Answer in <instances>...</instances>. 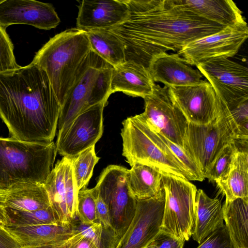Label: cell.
<instances>
[{
  "mask_svg": "<svg viewBox=\"0 0 248 248\" xmlns=\"http://www.w3.org/2000/svg\"><path fill=\"white\" fill-rule=\"evenodd\" d=\"M71 248H97L93 243L88 239L80 238L76 241L71 246Z\"/></svg>",
  "mask_w": 248,
  "mask_h": 248,
  "instance_id": "cell-38",
  "label": "cell"
},
{
  "mask_svg": "<svg viewBox=\"0 0 248 248\" xmlns=\"http://www.w3.org/2000/svg\"><path fill=\"white\" fill-rule=\"evenodd\" d=\"M108 101L96 104L79 114L58 131L57 153L72 158L95 145L103 132V110Z\"/></svg>",
  "mask_w": 248,
  "mask_h": 248,
  "instance_id": "cell-11",
  "label": "cell"
},
{
  "mask_svg": "<svg viewBox=\"0 0 248 248\" xmlns=\"http://www.w3.org/2000/svg\"><path fill=\"white\" fill-rule=\"evenodd\" d=\"M197 248H237L224 224L205 238Z\"/></svg>",
  "mask_w": 248,
  "mask_h": 248,
  "instance_id": "cell-34",
  "label": "cell"
},
{
  "mask_svg": "<svg viewBox=\"0 0 248 248\" xmlns=\"http://www.w3.org/2000/svg\"><path fill=\"white\" fill-rule=\"evenodd\" d=\"M155 84L147 68L125 62L112 68L110 93L122 92L128 95L144 98L152 93Z\"/></svg>",
  "mask_w": 248,
  "mask_h": 248,
  "instance_id": "cell-21",
  "label": "cell"
},
{
  "mask_svg": "<svg viewBox=\"0 0 248 248\" xmlns=\"http://www.w3.org/2000/svg\"><path fill=\"white\" fill-rule=\"evenodd\" d=\"M113 67L92 50L78 69L61 106L57 127L66 126L88 108L108 101Z\"/></svg>",
  "mask_w": 248,
  "mask_h": 248,
  "instance_id": "cell-6",
  "label": "cell"
},
{
  "mask_svg": "<svg viewBox=\"0 0 248 248\" xmlns=\"http://www.w3.org/2000/svg\"><path fill=\"white\" fill-rule=\"evenodd\" d=\"M148 69L154 82L162 83L168 87L197 84L202 81L203 77L177 53H164L156 56Z\"/></svg>",
  "mask_w": 248,
  "mask_h": 248,
  "instance_id": "cell-20",
  "label": "cell"
},
{
  "mask_svg": "<svg viewBox=\"0 0 248 248\" xmlns=\"http://www.w3.org/2000/svg\"><path fill=\"white\" fill-rule=\"evenodd\" d=\"M248 37L247 24L226 27L188 43L177 53L187 64L196 66L208 60L234 56Z\"/></svg>",
  "mask_w": 248,
  "mask_h": 248,
  "instance_id": "cell-13",
  "label": "cell"
},
{
  "mask_svg": "<svg viewBox=\"0 0 248 248\" xmlns=\"http://www.w3.org/2000/svg\"><path fill=\"white\" fill-rule=\"evenodd\" d=\"M3 0H0V3H1L2 1Z\"/></svg>",
  "mask_w": 248,
  "mask_h": 248,
  "instance_id": "cell-41",
  "label": "cell"
},
{
  "mask_svg": "<svg viewBox=\"0 0 248 248\" xmlns=\"http://www.w3.org/2000/svg\"><path fill=\"white\" fill-rule=\"evenodd\" d=\"M222 207L225 225L234 245L248 248V200L236 199L225 202Z\"/></svg>",
  "mask_w": 248,
  "mask_h": 248,
  "instance_id": "cell-26",
  "label": "cell"
},
{
  "mask_svg": "<svg viewBox=\"0 0 248 248\" xmlns=\"http://www.w3.org/2000/svg\"><path fill=\"white\" fill-rule=\"evenodd\" d=\"M122 124L123 155L131 166L141 164L193 181L184 165L140 114L127 118Z\"/></svg>",
  "mask_w": 248,
  "mask_h": 248,
  "instance_id": "cell-5",
  "label": "cell"
},
{
  "mask_svg": "<svg viewBox=\"0 0 248 248\" xmlns=\"http://www.w3.org/2000/svg\"><path fill=\"white\" fill-rule=\"evenodd\" d=\"M165 192L162 188L156 196L137 200L133 219L114 248H144L159 233L163 215Z\"/></svg>",
  "mask_w": 248,
  "mask_h": 248,
  "instance_id": "cell-14",
  "label": "cell"
},
{
  "mask_svg": "<svg viewBox=\"0 0 248 248\" xmlns=\"http://www.w3.org/2000/svg\"><path fill=\"white\" fill-rule=\"evenodd\" d=\"M91 50L113 67L125 62L124 48L119 39L108 30L86 31Z\"/></svg>",
  "mask_w": 248,
  "mask_h": 248,
  "instance_id": "cell-28",
  "label": "cell"
},
{
  "mask_svg": "<svg viewBox=\"0 0 248 248\" xmlns=\"http://www.w3.org/2000/svg\"><path fill=\"white\" fill-rule=\"evenodd\" d=\"M20 67L14 56V46L5 29L0 26V73Z\"/></svg>",
  "mask_w": 248,
  "mask_h": 248,
  "instance_id": "cell-33",
  "label": "cell"
},
{
  "mask_svg": "<svg viewBox=\"0 0 248 248\" xmlns=\"http://www.w3.org/2000/svg\"><path fill=\"white\" fill-rule=\"evenodd\" d=\"M128 170L118 165H109L101 173L94 187L107 205L114 233L119 239L135 216L137 200L128 183Z\"/></svg>",
  "mask_w": 248,
  "mask_h": 248,
  "instance_id": "cell-9",
  "label": "cell"
},
{
  "mask_svg": "<svg viewBox=\"0 0 248 248\" xmlns=\"http://www.w3.org/2000/svg\"><path fill=\"white\" fill-rule=\"evenodd\" d=\"M216 183L225 196V202L248 200V151H238L227 176Z\"/></svg>",
  "mask_w": 248,
  "mask_h": 248,
  "instance_id": "cell-25",
  "label": "cell"
},
{
  "mask_svg": "<svg viewBox=\"0 0 248 248\" xmlns=\"http://www.w3.org/2000/svg\"><path fill=\"white\" fill-rule=\"evenodd\" d=\"M71 159L76 186L79 191L86 188L99 157L95 154V145H93Z\"/></svg>",
  "mask_w": 248,
  "mask_h": 248,
  "instance_id": "cell-30",
  "label": "cell"
},
{
  "mask_svg": "<svg viewBox=\"0 0 248 248\" xmlns=\"http://www.w3.org/2000/svg\"><path fill=\"white\" fill-rule=\"evenodd\" d=\"M183 8L225 27L247 24L242 12L231 0H174Z\"/></svg>",
  "mask_w": 248,
  "mask_h": 248,
  "instance_id": "cell-22",
  "label": "cell"
},
{
  "mask_svg": "<svg viewBox=\"0 0 248 248\" xmlns=\"http://www.w3.org/2000/svg\"><path fill=\"white\" fill-rule=\"evenodd\" d=\"M55 143L0 137V194L32 183H44L53 168Z\"/></svg>",
  "mask_w": 248,
  "mask_h": 248,
  "instance_id": "cell-4",
  "label": "cell"
},
{
  "mask_svg": "<svg viewBox=\"0 0 248 248\" xmlns=\"http://www.w3.org/2000/svg\"><path fill=\"white\" fill-rule=\"evenodd\" d=\"M128 15L124 0H83L78 6L76 28L86 31L108 30L124 21Z\"/></svg>",
  "mask_w": 248,
  "mask_h": 248,
  "instance_id": "cell-18",
  "label": "cell"
},
{
  "mask_svg": "<svg viewBox=\"0 0 248 248\" xmlns=\"http://www.w3.org/2000/svg\"><path fill=\"white\" fill-rule=\"evenodd\" d=\"M196 66L228 108L237 107L248 101L247 67L229 58L212 59Z\"/></svg>",
  "mask_w": 248,
  "mask_h": 248,
  "instance_id": "cell-10",
  "label": "cell"
},
{
  "mask_svg": "<svg viewBox=\"0 0 248 248\" xmlns=\"http://www.w3.org/2000/svg\"><path fill=\"white\" fill-rule=\"evenodd\" d=\"M0 203L5 208L34 211L51 206L44 183L23 185L0 194Z\"/></svg>",
  "mask_w": 248,
  "mask_h": 248,
  "instance_id": "cell-24",
  "label": "cell"
},
{
  "mask_svg": "<svg viewBox=\"0 0 248 248\" xmlns=\"http://www.w3.org/2000/svg\"><path fill=\"white\" fill-rule=\"evenodd\" d=\"M22 248L5 229L0 227V248Z\"/></svg>",
  "mask_w": 248,
  "mask_h": 248,
  "instance_id": "cell-37",
  "label": "cell"
},
{
  "mask_svg": "<svg viewBox=\"0 0 248 248\" xmlns=\"http://www.w3.org/2000/svg\"><path fill=\"white\" fill-rule=\"evenodd\" d=\"M8 225L5 208L0 203V227L4 228Z\"/></svg>",
  "mask_w": 248,
  "mask_h": 248,
  "instance_id": "cell-39",
  "label": "cell"
},
{
  "mask_svg": "<svg viewBox=\"0 0 248 248\" xmlns=\"http://www.w3.org/2000/svg\"><path fill=\"white\" fill-rule=\"evenodd\" d=\"M51 206L62 223H70L77 216V189L71 159L58 160L44 183Z\"/></svg>",
  "mask_w": 248,
  "mask_h": 248,
  "instance_id": "cell-16",
  "label": "cell"
},
{
  "mask_svg": "<svg viewBox=\"0 0 248 248\" xmlns=\"http://www.w3.org/2000/svg\"><path fill=\"white\" fill-rule=\"evenodd\" d=\"M61 109L46 73L35 64L0 73V118L10 137L53 141Z\"/></svg>",
  "mask_w": 248,
  "mask_h": 248,
  "instance_id": "cell-2",
  "label": "cell"
},
{
  "mask_svg": "<svg viewBox=\"0 0 248 248\" xmlns=\"http://www.w3.org/2000/svg\"><path fill=\"white\" fill-rule=\"evenodd\" d=\"M93 190L95 199L97 220L102 224L104 229L114 232L108 208L94 187Z\"/></svg>",
  "mask_w": 248,
  "mask_h": 248,
  "instance_id": "cell-35",
  "label": "cell"
},
{
  "mask_svg": "<svg viewBox=\"0 0 248 248\" xmlns=\"http://www.w3.org/2000/svg\"><path fill=\"white\" fill-rule=\"evenodd\" d=\"M168 91L170 99L188 123L205 125L216 117L217 98L208 81L202 80L195 84L170 87Z\"/></svg>",
  "mask_w": 248,
  "mask_h": 248,
  "instance_id": "cell-15",
  "label": "cell"
},
{
  "mask_svg": "<svg viewBox=\"0 0 248 248\" xmlns=\"http://www.w3.org/2000/svg\"><path fill=\"white\" fill-rule=\"evenodd\" d=\"M22 247H37L68 244L80 233L71 222L4 228Z\"/></svg>",
  "mask_w": 248,
  "mask_h": 248,
  "instance_id": "cell-19",
  "label": "cell"
},
{
  "mask_svg": "<svg viewBox=\"0 0 248 248\" xmlns=\"http://www.w3.org/2000/svg\"><path fill=\"white\" fill-rule=\"evenodd\" d=\"M184 243L159 232L144 248H183Z\"/></svg>",
  "mask_w": 248,
  "mask_h": 248,
  "instance_id": "cell-36",
  "label": "cell"
},
{
  "mask_svg": "<svg viewBox=\"0 0 248 248\" xmlns=\"http://www.w3.org/2000/svg\"><path fill=\"white\" fill-rule=\"evenodd\" d=\"M8 226H28L62 223L50 206L34 211H24L5 208Z\"/></svg>",
  "mask_w": 248,
  "mask_h": 248,
  "instance_id": "cell-29",
  "label": "cell"
},
{
  "mask_svg": "<svg viewBox=\"0 0 248 248\" xmlns=\"http://www.w3.org/2000/svg\"><path fill=\"white\" fill-rule=\"evenodd\" d=\"M91 51L86 31L67 29L51 38L31 62L46 73L61 106Z\"/></svg>",
  "mask_w": 248,
  "mask_h": 248,
  "instance_id": "cell-3",
  "label": "cell"
},
{
  "mask_svg": "<svg viewBox=\"0 0 248 248\" xmlns=\"http://www.w3.org/2000/svg\"><path fill=\"white\" fill-rule=\"evenodd\" d=\"M217 98L215 119L205 125L188 123L183 143V149L195 161L203 175L224 147L240 140L237 125L228 108L221 99Z\"/></svg>",
  "mask_w": 248,
  "mask_h": 248,
  "instance_id": "cell-7",
  "label": "cell"
},
{
  "mask_svg": "<svg viewBox=\"0 0 248 248\" xmlns=\"http://www.w3.org/2000/svg\"><path fill=\"white\" fill-rule=\"evenodd\" d=\"M127 177L130 191L136 200L153 197L162 188V172L145 165L134 164L128 170Z\"/></svg>",
  "mask_w": 248,
  "mask_h": 248,
  "instance_id": "cell-27",
  "label": "cell"
},
{
  "mask_svg": "<svg viewBox=\"0 0 248 248\" xmlns=\"http://www.w3.org/2000/svg\"><path fill=\"white\" fill-rule=\"evenodd\" d=\"M81 235H79L72 242L63 245H53V246H47L43 247H23L22 248H71L72 245L78 240L81 237Z\"/></svg>",
  "mask_w": 248,
  "mask_h": 248,
  "instance_id": "cell-40",
  "label": "cell"
},
{
  "mask_svg": "<svg viewBox=\"0 0 248 248\" xmlns=\"http://www.w3.org/2000/svg\"><path fill=\"white\" fill-rule=\"evenodd\" d=\"M222 205L217 197L211 198L201 189L195 199V226L192 235L199 244L224 224Z\"/></svg>",
  "mask_w": 248,
  "mask_h": 248,
  "instance_id": "cell-23",
  "label": "cell"
},
{
  "mask_svg": "<svg viewBox=\"0 0 248 248\" xmlns=\"http://www.w3.org/2000/svg\"><path fill=\"white\" fill-rule=\"evenodd\" d=\"M235 140L224 147L218 154L203 173L204 179L216 183L227 176L236 154L239 151Z\"/></svg>",
  "mask_w": 248,
  "mask_h": 248,
  "instance_id": "cell-31",
  "label": "cell"
},
{
  "mask_svg": "<svg viewBox=\"0 0 248 248\" xmlns=\"http://www.w3.org/2000/svg\"><path fill=\"white\" fill-rule=\"evenodd\" d=\"M53 5L32 0H3L0 3V26L26 24L49 30L60 23Z\"/></svg>",
  "mask_w": 248,
  "mask_h": 248,
  "instance_id": "cell-17",
  "label": "cell"
},
{
  "mask_svg": "<svg viewBox=\"0 0 248 248\" xmlns=\"http://www.w3.org/2000/svg\"><path fill=\"white\" fill-rule=\"evenodd\" d=\"M128 15L109 29L123 45L125 62L148 69L156 56L179 51L188 43L226 27L185 9L174 0H124Z\"/></svg>",
  "mask_w": 248,
  "mask_h": 248,
  "instance_id": "cell-1",
  "label": "cell"
},
{
  "mask_svg": "<svg viewBox=\"0 0 248 248\" xmlns=\"http://www.w3.org/2000/svg\"><path fill=\"white\" fill-rule=\"evenodd\" d=\"M168 89L155 84L152 93L143 98L145 109L140 115L155 131L183 149L188 122L170 99Z\"/></svg>",
  "mask_w": 248,
  "mask_h": 248,
  "instance_id": "cell-12",
  "label": "cell"
},
{
  "mask_svg": "<svg viewBox=\"0 0 248 248\" xmlns=\"http://www.w3.org/2000/svg\"><path fill=\"white\" fill-rule=\"evenodd\" d=\"M165 203L160 232L177 240L188 241L195 226L197 189L189 180L162 172Z\"/></svg>",
  "mask_w": 248,
  "mask_h": 248,
  "instance_id": "cell-8",
  "label": "cell"
},
{
  "mask_svg": "<svg viewBox=\"0 0 248 248\" xmlns=\"http://www.w3.org/2000/svg\"><path fill=\"white\" fill-rule=\"evenodd\" d=\"M84 224L97 222L93 188L79 190L78 195L77 216Z\"/></svg>",
  "mask_w": 248,
  "mask_h": 248,
  "instance_id": "cell-32",
  "label": "cell"
}]
</instances>
